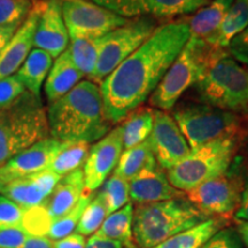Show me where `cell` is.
<instances>
[{"instance_id":"6da1fadb","label":"cell","mask_w":248,"mask_h":248,"mask_svg":"<svg viewBox=\"0 0 248 248\" xmlns=\"http://www.w3.org/2000/svg\"><path fill=\"white\" fill-rule=\"evenodd\" d=\"M190 38L187 21L156 28L146 42L100 83L105 113L119 123L147 100Z\"/></svg>"},{"instance_id":"7a4b0ae2","label":"cell","mask_w":248,"mask_h":248,"mask_svg":"<svg viewBox=\"0 0 248 248\" xmlns=\"http://www.w3.org/2000/svg\"><path fill=\"white\" fill-rule=\"evenodd\" d=\"M49 135L60 141H85L91 144L110 131L111 122L105 113L100 86L82 80L63 97L49 104Z\"/></svg>"},{"instance_id":"3957f363","label":"cell","mask_w":248,"mask_h":248,"mask_svg":"<svg viewBox=\"0 0 248 248\" xmlns=\"http://www.w3.org/2000/svg\"><path fill=\"white\" fill-rule=\"evenodd\" d=\"M194 85L206 105L229 111L248 109V69L235 61L226 48L208 45Z\"/></svg>"},{"instance_id":"277c9868","label":"cell","mask_w":248,"mask_h":248,"mask_svg":"<svg viewBox=\"0 0 248 248\" xmlns=\"http://www.w3.org/2000/svg\"><path fill=\"white\" fill-rule=\"evenodd\" d=\"M208 218L184 198L139 204L133 210L132 238L138 248H153Z\"/></svg>"},{"instance_id":"5b68a950","label":"cell","mask_w":248,"mask_h":248,"mask_svg":"<svg viewBox=\"0 0 248 248\" xmlns=\"http://www.w3.org/2000/svg\"><path fill=\"white\" fill-rule=\"evenodd\" d=\"M47 113L40 97L24 91L0 109V167L12 157L47 138Z\"/></svg>"},{"instance_id":"8992f818","label":"cell","mask_w":248,"mask_h":248,"mask_svg":"<svg viewBox=\"0 0 248 248\" xmlns=\"http://www.w3.org/2000/svg\"><path fill=\"white\" fill-rule=\"evenodd\" d=\"M237 150V137L215 139L191 150L188 155L168 170L173 187L188 192L203 182L228 171Z\"/></svg>"},{"instance_id":"52a82bcc","label":"cell","mask_w":248,"mask_h":248,"mask_svg":"<svg viewBox=\"0 0 248 248\" xmlns=\"http://www.w3.org/2000/svg\"><path fill=\"white\" fill-rule=\"evenodd\" d=\"M173 120L191 150L215 139L237 137L241 123L234 111H229L209 105H186L173 111Z\"/></svg>"},{"instance_id":"ba28073f","label":"cell","mask_w":248,"mask_h":248,"mask_svg":"<svg viewBox=\"0 0 248 248\" xmlns=\"http://www.w3.org/2000/svg\"><path fill=\"white\" fill-rule=\"evenodd\" d=\"M208 45L190 37L182 52L164 74L151 95V105L160 110L171 109L181 95L199 78Z\"/></svg>"},{"instance_id":"9c48e42d","label":"cell","mask_w":248,"mask_h":248,"mask_svg":"<svg viewBox=\"0 0 248 248\" xmlns=\"http://www.w3.org/2000/svg\"><path fill=\"white\" fill-rule=\"evenodd\" d=\"M153 17H138L101 37L92 82L101 83L111 71L136 52L156 30Z\"/></svg>"},{"instance_id":"30bf717a","label":"cell","mask_w":248,"mask_h":248,"mask_svg":"<svg viewBox=\"0 0 248 248\" xmlns=\"http://www.w3.org/2000/svg\"><path fill=\"white\" fill-rule=\"evenodd\" d=\"M244 191L243 178L234 170L214 177L191 191L185 197L199 212L207 217L229 219L239 206Z\"/></svg>"},{"instance_id":"8fae6325","label":"cell","mask_w":248,"mask_h":248,"mask_svg":"<svg viewBox=\"0 0 248 248\" xmlns=\"http://www.w3.org/2000/svg\"><path fill=\"white\" fill-rule=\"evenodd\" d=\"M69 38H99L129 22L128 18L101 7L90 0H60Z\"/></svg>"},{"instance_id":"7c38bea8","label":"cell","mask_w":248,"mask_h":248,"mask_svg":"<svg viewBox=\"0 0 248 248\" xmlns=\"http://www.w3.org/2000/svg\"><path fill=\"white\" fill-rule=\"evenodd\" d=\"M156 163L169 170L191 152V147L171 115L164 110H154V124L150 137Z\"/></svg>"},{"instance_id":"4fadbf2b","label":"cell","mask_w":248,"mask_h":248,"mask_svg":"<svg viewBox=\"0 0 248 248\" xmlns=\"http://www.w3.org/2000/svg\"><path fill=\"white\" fill-rule=\"evenodd\" d=\"M124 18L169 17L197 12L208 0H90Z\"/></svg>"},{"instance_id":"5bb4252c","label":"cell","mask_w":248,"mask_h":248,"mask_svg":"<svg viewBox=\"0 0 248 248\" xmlns=\"http://www.w3.org/2000/svg\"><path fill=\"white\" fill-rule=\"evenodd\" d=\"M122 129L121 126L110 130L105 137L90 147L84 163L85 192L93 193L104 184L110 172L116 168L122 154Z\"/></svg>"},{"instance_id":"9a60e30c","label":"cell","mask_w":248,"mask_h":248,"mask_svg":"<svg viewBox=\"0 0 248 248\" xmlns=\"http://www.w3.org/2000/svg\"><path fill=\"white\" fill-rule=\"evenodd\" d=\"M63 145L64 141L48 137L36 142L0 167V182L5 185L15 179L47 170Z\"/></svg>"},{"instance_id":"2e32d148","label":"cell","mask_w":248,"mask_h":248,"mask_svg":"<svg viewBox=\"0 0 248 248\" xmlns=\"http://www.w3.org/2000/svg\"><path fill=\"white\" fill-rule=\"evenodd\" d=\"M69 33L64 24L60 0H44L37 23L33 46L51 54L53 59L63 53L69 45Z\"/></svg>"},{"instance_id":"e0dca14e","label":"cell","mask_w":248,"mask_h":248,"mask_svg":"<svg viewBox=\"0 0 248 248\" xmlns=\"http://www.w3.org/2000/svg\"><path fill=\"white\" fill-rule=\"evenodd\" d=\"M44 0L33 2L30 14L21 24L13 38L0 55V80L15 75L32 49L33 36H35Z\"/></svg>"},{"instance_id":"ac0fdd59","label":"cell","mask_w":248,"mask_h":248,"mask_svg":"<svg viewBox=\"0 0 248 248\" xmlns=\"http://www.w3.org/2000/svg\"><path fill=\"white\" fill-rule=\"evenodd\" d=\"M60 179V176L47 169L7 183L4 185L1 194L28 210L44 202Z\"/></svg>"},{"instance_id":"d6986e66","label":"cell","mask_w":248,"mask_h":248,"mask_svg":"<svg viewBox=\"0 0 248 248\" xmlns=\"http://www.w3.org/2000/svg\"><path fill=\"white\" fill-rule=\"evenodd\" d=\"M130 198L139 204L161 202V201L184 198V192L170 184L162 170L147 169L129 181Z\"/></svg>"},{"instance_id":"ffe728a7","label":"cell","mask_w":248,"mask_h":248,"mask_svg":"<svg viewBox=\"0 0 248 248\" xmlns=\"http://www.w3.org/2000/svg\"><path fill=\"white\" fill-rule=\"evenodd\" d=\"M84 192V172L80 168L61 177L52 193L40 206L47 214L51 222H53L69 213L78 203Z\"/></svg>"},{"instance_id":"44dd1931","label":"cell","mask_w":248,"mask_h":248,"mask_svg":"<svg viewBox=\"0 0 248 248\" xmlns=\"http://www.w3.org/2000/svg\"><path fill=\"white\" fill-rule=\"evenodd\" d=\"M83 77L84 76L74 63L69 49L67 48L55 59L46 78L44 89L49 104L71 91Z\"/></svg>"},{"instance_id":"7402d4cb","label":"cell","mask_w":248,"mask_h":248,"mask_svg":"<svg viewBox=\"0 0 248 248\" xmlns=\"http://www.w3.org/2000/svg\"><path fill=\"white\" fill-rule=\"evenodd\" d=\"M234 0H212L187 21L190 37L207 40L218 30Z\"/></svg>"},{"instance_id":"603a6c76","label":"cell","mask_w":248,"mask_h":248,"mask_svg":"<svg viewBox=\"0 0 248 248\" xmlns=\"http://www.w3.org/2000/svg\"><path fill=\"white\" fill-rule=\"evenodd\" d=\"M248 27V0H234L218 30L204 40L214 48H228L235 36Z\"/></svg>"},{"instance_id":"cb8c5ba5","label":"cell","mask_w":248,"mask_h":248,"mask_svg":"<svg viewBox=\"0 0 248 248\" xmlns=\"http://www.w3.org/2000/svg\"><path fill=\"white\" fill-rule=\"evenodd\" d=\"M53 64V58L47 52L32 48L16 73L27 91L40 97V90Z\"/></svg>"},{"instance_id":"d4e9b609","label":"cell","mask_w":248,"mask_h":248,"mask_svg":"<svg viewBox=\"0 0 248 248\" xmlns=\"http://www.w3.org/2000/svg\"><path fill=\"white\" fill-rule=\"evenodd\" d=\"M228 219L210 217L200 224L172 235L153 248H200L217 231L225 228Z\"/></svg>"},{"instance_id":"484cf974","label":"cell","mask_w":248,"mask_h":248,"mask_svg":"<svg viewBox=\"0 0 248 248\" xmlns=\"http://www.w3.org/2000/svg\"><path fill=\"white\" fill-rule=\"evenodd\" d=\"M156 167V160L152 152L150 141L146 139L137 146L128 148L121 154L114 175L130 181L144 170L154 169Z\"/></svg>"},{"instance_id":"4316f807","label":"cell","mask_w":248,"mask_h":248,"mask_svg":"<svg viewBox=\"0 0 248 248\" xmlns=\"http://www.w3.org/2000/svg\"><path fill=\"white\" fill-rule=\"evenodd\" d=\"M122 129V141L125 150L137 146L150 137L154 124V109L152 108H139L131 111L124 119Z\"/></svg>"},{"instance_id":"83f0119b","label":"cell","mask_w":248,"mask_h":248,"mask_svg":"<svg viewBox=\"0 0 248 248\" xmlns=\"http://www.w3.org/2000/svg\"><path fill=\"white\" fill-rule=\"evenodd\" d=\"M132 222L133 206L129 202L121 209L108 215L95 233L108 239L120 241L125 246L133 243Z\"/></svg>"},{"instance_id":"f1b7e54d","label":"cell","mask_w":248,"mask_h":248,"mask_svg":"<svg viewBox=\"0 0 248 248\" xmlns=\"http://www.w3.org/2000/svg\"><path fill=\"white\" fill-rule=\"evenodd\" d=\"M90 147L89 142L85 141H64V145L49 164L48 170L63 177L80 169L88 159Z\"/></svg>"},{"instance_id":"f546056e","label":"cell","mask_w":248,"mask_h":248,"mask_svg":"<svg viewBox=\"0 0 248 248\" xmlns=\"http://www.w3.org/2000/svg\"><path fill=\"white\" fill-rule=\"evenodd\" d=\"M101 37H77L70 38V45L68 46L74 63L83 74V76L90 77L94 70L98 61L99 48H100Z\"/></svg>"},{"instance_id":"4dcf8cb0","label":"cell","mask_w":248,"mask_h":248,"mask_svg":"<svg viewBox=\"0 0 248 248\" xmlns=\"http://www.w3.org/2000/svg\"><path fill=\"white\" fill-rule=\"evenodd\" d=\"M92 198L93 193L84 192V194L80 198L78 203L69 213H67L66 215H63L60 218L55 219V221L51 223L45 237L51 239L52 241H55L60 240L62 238L73 233V231L75 230L77 224H78L83 212H84V209L86 208V206H88Z\"/></svg>"},{"instance_id":"1f68e13d","label":"cell","mask_w":248,"mask_h":248,"mask_svg":"<svg viewBox=\"0 0 248 248\" xmlns=\"http://www.w3.org/2000/svg\"><path fill=\"white\" fill-rule=\"evenodd\" d=\"M99 193L106 203L108 215L116 212L129 203L130 187L129 181L119 176L113 175L106 179Z\"/></svg>"},{"instance_id":"d6a6232c","label":"cell","mask_w":248,"mask_h":248,"mask_svg":"<svg viewBox=\"0 0 248 248\" xmlns=\"http://www.w3.org/2000/svg\"><path fill=\"white\" fill-rule=\"evenodd\" d=\"M107 216L108 212L106 203L98 192L97 194L93 195L91 201L83 212L82 217L76 226V232L84 237L94 234Z\"/></svg>"},{"instance_id":"836d02e7","label":"cell","mask_w":248,"mask_h":248,"mask_svg":"<svg viewBox=\"0 0 248 248\" xmlns=\"http://www.w3.org/2000/svg\"><path fill=\"white\" fill-rule=\"evenodd\" d=\"M32 7L31 0H0V26L20 27Z\"/></svg>"},{"instance_id":"e575fe53","label":"cell","mask_w":248,"mask_h":248,"mask_svg":"<svg viewBox=\"0 0 248 248\" xmlns=\"http://www.w3.org/2000/svg\"><path fill=\"white\" fill-rule=\"evenodd\" d=\"M24 210L5 195H0V231L23 229Z\"/></svg>"},{"instance_id":"d590c367","label":"cell","mask_w":248,"mask_h":248,"mask_svg":"<svg viewBox=\"0 0 248 248\" xmlns=\"http://www.w3.org/2000/svg\"><path fill=\"white\" fill-rule=\"evenodd\" d=\"M244 244L234 228H223L200 248H243Z\"/></svg>"},{"instance_id":"8d00e7d4","label":"cell","mask_w":248,"mask_h":248,"mask_svg":"<svg viewBox=\"0 0 248 248\" xmlns=\"http://www.w3.org/2000/svg\"><path fill=\"white\" fill-rule=\"evenodd\" d=\"M24 91L26 88L16 74L0 80V109L16 100Z\"/></svg>"},{"instance_id":"74e56055","label":"cell","mask_w":248,"mask_h":248,"mask_svg":"<svg viewBox=\"0 0 248 248\" xmlns=\"http://www.w3.org/2000/svg\"><path fill=\"white\" fill-rule=\"evenodd\" d=\"M228 52L235 61L248 68V27L231 40Z\"/></svg>"},{"instance_id":"f35d334b","label":"cell","mask_w":248,"mask_h":248,"mask_svg":"<svg viewBox=\"0 0 248 248\" xmlns=\"http://www.w3.org/2000/svg\"><path fill=\"white\" fill-rule=\"evenodd\" d=\"M28 232L22 229H9L0 231V248H22Z\"/></svg>"},{"instance_id":"ab89813d","label":"cell","mask_w":248,"mask_h":248,"mask_svg":"<svg viewBox=\"0 0 248 248\" xmlns=\"http://www.w3.org/2000/svg\"><path fill=\"white\" fill-rule=\"evenodd\" d=\"M86 244L84 235L73 232V233L53 241V248H84Z\"/></svg>"},{"instance_id":"60d3db41","label":"cell","mask_w":248,"mask_h":248,"mask_svg":"<svg viewBox=\"0 0 248 248\" xmlns=\"http://www.w3.org/2000/svg\"><path fill=\"white\" fill-rule=\"evenodd\" d=\"M124 245L120 241L108 239L97 233L92 234L86 241L84 248H123Z\"/></svg>"},{"instance_id":"b9f144b4","label":"cell","mask_w":248,"mask_h":248,"mask_svg":"<svg viewBox=\"0 0 248 248\" xmlns=\"http://www.w3.org/2000/svg\"><path fill=\"white\" fill-rule=\"evenodd\" d=\"M22 248H53V241L42 235H32L28 233Z\"/></svg>"},{"instance_id":"7bdbcfd3","label":"cell","mask_w":248,"mask_h":248,"mask_svg":"<svg viewBox=\"0 0 248 248\" xmlns=\"http://www.w3.org/2000/svg\"><path fill=\"white\" fill-rule=\"evenodd\" d=\"M234 221H244L248 222V184L244 187L243 193H241L240 202L234 214Z\"/></svg>"},{"instance_id":"ee69618b","label":"cell","mask_w":248,"mask_h":248,"mask_svg":"<svg viewBox=\"0 0 248 248\" xmlns=\"http://www.w3.org/2000/svg\"><path fill=\"white\" fill-rule=\"evenodd\" d=\"M21 27V26H20ZM20 27L17 26H12V27H1L0 26V55H1L6 46L8 45V43L11 42V39L13 38L17 29Z\"/></svg>"},{"instance_id":"f6af8a7d","label":"cell","mask_w":248,"mask_h":248,"mask_svg":"<svg viewBox=\"0 0 248 248\" xmlns=\"http://www.w3.org/2000/svg\"><path fill=\"white\" fill-rule=\"evenodd\" d=\"M235 230L239 234L243 244L248 248V222L235 221Z\"/></svg>"},{"instance_id":"bcb514c9","label":"cell","mask_w":248,"mask_h":248,"mask_svg":"<svg viewBox=\"0 0 248 248\" xmlns=\"http://www.w3.org/2000/svg\"><path fill=\"white\" fill-rule=\"evenodd\" d=\"M245 153H246V157L248 161V135L246 136V139H245Z\"/></svg>"},{"instance_id":"7dc6e473","label":"cell","mask_w":248,"mask_h":248,"mask_svg":"<svg viewBox=\"0 0 248 248\" xmlns=\"http://www.w3.org/2000/svg\"><path fill=\"white\" fill-rule=\"evenodd\" d=\"M123 248H138V247L136 246L135 243H131V244H128V245H125V246H124Z\"/></svg>"},{"instance_id":"c3c4849f","label":"cell","mask_w":248,"mask_h":248,"mask_svg":"<svg viewBox=\"0 0 248 248\" xmlns=\"http://www.w3.org/2000/svg\"><path fill=\"white\" fill-rule=\"evenodd\" d=\"M2 188H4V184H2V183H1V182H0V193H1Z\"/></svg>"},{"instance_id":"681fc988","label":"cell","mask_w":248,"mask_h":248,"mask_svg":"<svg viewBox=\"0 0 248 248\" xmlns=\"http://www.w3.org/2000/svg\"><path fill=\"white\" fill-rule=\"evenodd\" d=\"M208 1H209V0H208Z\"/></svg>"}]
</instances>
